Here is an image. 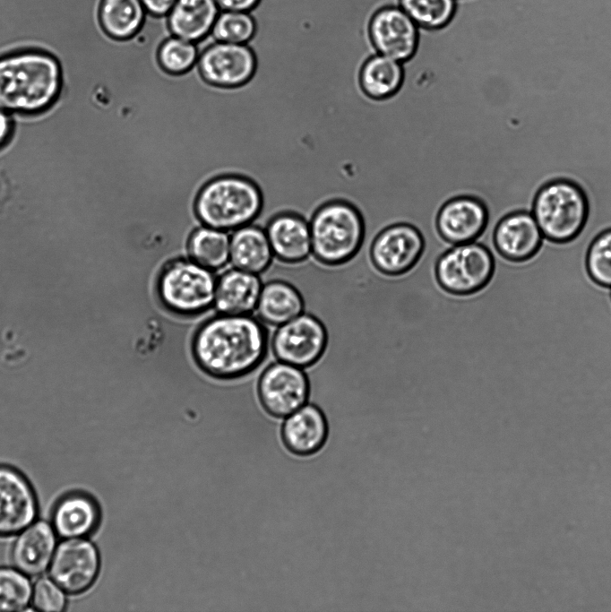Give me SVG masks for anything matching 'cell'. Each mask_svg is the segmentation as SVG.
Masks as SVG:
<instances>
[{"label": "cell", "mask_w": 611, "mask_h": 612, "mask_svg": "<svg viewBox=\"0 0 611 612\" xmlns=\"http://www.w3.org/2000/svg\"><path fill=\"white\" fill-rule=\"evenodd\" d=\"M269 334L264 323L247 315L219 314L205 319L194 331L191 354L195 366L219 381L244 378L264 361Z\"/></svg>", "instance_id": "obj_1"}, {"label": "cell", "mask_w": 611, "mask_h": 612, "mask_svg": "<svg viewBox=\"0 0 611 612\" xmlns=\"http://www.w3.org/2000/svg\"><path fill=\"white\" fill-rule=\"evenodd\" d=\"M63 72L51 54L25 49L0 56V108L33 115L49 108L60 95Z\"/></svg>", "instance_id": "obj_2"}, {"label": "cell", "mask_w": 611, "mask_h": 612, "mask_svg": "<svg viewBox=\"0 0 611 612\" xmlns=\"http://www.w3.org/2000/svg\"><path fill=\"white\" fill-rule=\"evenodd\" d=\"M217 278L214 272L188 256H176L159 268L155 295L168 314L179 318H196L213 306Z\"/></svg>", "instance_id": "obj_3"}, {"label": "cell", "mask_w": 611, "mask_h": 612, "mask_svg": "<svg viewBox=\"0 0 611 612\" xmlns=\"http://www.w3.org/2000/svg\"><path fill=\"white\" fill-rule=\"evenodd\" d=\"M261 208L262 194L256 185L235 175L208 182L195 203V211L202 225L227 232L253 223Z\"/></svg>", "instance_id": "obj_4"}, {"label": "cell", "mask_w": 611, "mask_h": 612, "mask_svg": "<svg viewBox=\"0 0 611 612\" xmlns=\"http://www.w3.org/2000/svg\"><path fill=\"white\" fill-rule=\"evenodd\" d=\"M309 226L312 254L328 265L340 264L353 257L365 234L361 214L344 201H332L320 207Z\"/></svg>", "instance_id": "obj_5"}, {"label": "cell", "mask_w": 611, "mask_h": 612, "mask_svg": "<svg viewBox=\"0 0 611 612\" xmlns=\"http://www.w3.org/2000/svg\"><path fill=\"white\" fill-rule=\"evenodd\" d=\"M531 213L544 237L565 242L575 237L588 216L585 194L575 183L557 179L537 193Z\"/></svg>", "instance_id": "obj_6"}, {"label": "cell", "mask_w": 611, "mask_h": 612, "mask_svg": "<svg viewBox=\"0 0 611 612\" xmlns=\"http://www.w3.org/2000/svg\"><path fill=\"white\" fill-rule=\"evenodd\" d=\"M493 271V254L478 241L451 246L435 264L440 286L447 292L460 296L481 289L491 279Z\"/></svg>", "instance_id": "obj_7"}, {"label": "cell", "mask_w": 611, "mask_h": 612, "mask_svg": "<svg viewBox=\"0 0 611 612\" xmlns=\"http://www.w3.org/2000/svg\"><path fill=\"white\" fill-rule=\"evenodd\" d=\"M257 394L268 414L286 418L308 402L307 375L303 368L281 361L274 362L261 374Z\"/></svg>", "instance_id": "obj_8"}, {"label": "cell", "mask_w": 611, "mask_h": 612, "mask_svg": "<svg viewBox=\"0 0 611 612\" xmlns=\"http://www.w3.org/2000/svg\"><path fill=\"white\" fill-rule=\"evenodd\" d=\"M326 341L322 323L304 312L278 327L272 336L271 349L278 361L306 369L320 358Z\"/></svg>", "instance_id": "obj_9"}, {"label": "cell", "mask_w": 611, "mask_h": 612, "mask_svg": "<svg viewBox=\"0 0 611 612\" xmlns=\"http://www.w3.org/2000/svg\"><path fill=\"white\" fill-rule=\"evenodd\" d=\"M197 65L209 82L234 87L246 82L253 76L256 58L248 44L214 40L200 50Z\"/></svg>", "instance_id": "obj_10"}, {"label": "cell", "mask_w": 611, "mask_h": 612, "mask_svg": "<svg viewBox=\"0 0 611 612\" xmlns=\"http://www.w3.org/2000/svg\"><path fill=\"white\" fill-rule=\"evenodd\" d=\"M99 556L90 541L67 539L56 548L50 565V576L67 593L88 590L99 570Z\"/></svg>", "instance_id": "obj_11"}, {"label": "cell", "mask_w": 611, "mask_h": 612, "mask_svg": "<svg viewBox=\"0 0 611 612\" xmlns=\"http://www.w3.org/2000/svg\"><path fill=\"white\" fill-rule=\"evenodd\" d=\"M424 239L414 226L397 223L383 228L374 239L370 255L374 266L387 275H400L418 261Z\"/></svg>", "instance_id": "obj_12"}, {"label": "cell", "mask_w": 611, "mask_h": 612, "mask_svg": "<svg viewBox=\"0 0 611 612\" xmlns=\"http://www.w3.org/2000/svg\"><path fill=\"white\" fill-rule=\"evenodd\" d=\"M369 34L378 54L402 63L415 53L419 27L399 5H389L373 15Z\"/></svg>", "instance_id": "obj_13"}, {"label": "cell", "mask_w": 611, "mask_h": 612, "mask_svg": "<svg viewBox=\"0 0 611 612\" xmlns=\"http://www.w3.org/2000/svg\"><path fill=\"white\" fill-rule=\"evenodd\" d=\"M36 514V497L28 480L16 470L0 466V536L23 530Z\"/></svg>", "instance_id": "obj_14"}, {"label": "cell", "mask_w": 611, "mask_h": 612, "mask_svg": "<svg viewBox=\"0 0 611 612\" xmlns=\"http://www.w3.org/2000/svg\"><path fill=\"white\" fill-rule=\"evenodd\" d=\"M330 431L331 427L324 412L317 405L308 401L285 418L281 436L291 453L306 457L323 449Z\"/></svg>", "instance_id": "obj_15"}, {"label": "cell", "mask_w": 611, "mask_h": 612, "mask_svg": "<svg viewBox=\"0 0 611 612\" xmlns=\"http://www.w3.org/2000/svg\"><path fill=\"white\" fill-rule=\"evenodd\" d=\"M487 211L484 203L471 196L449 200L437 216V229L451 246L477 240L486 228Z\"/></svg>", "instance_id": "obj_16"}, {"label": "cell", "mask_w": 611, "mask_h": 612, "mask_svg": "<svg viewBox=\"0 0 611 612\" xmlns=\"http://www.w3.org/2000/svg\"><path fill=\"white\" fill-rule=\"evenodd\" d=\"M543 235L529 211L507 214L495 228L493 241L497 252L512 261H523L538 249Z\"/></svg>", "instance_id": "obj_17"}, {"label": "cell", "mask_w": 611, "mask_h": 612, "mask_svg": "<svg viewBox=\"0 0 611 612\" xmlns=\"http://www.w3.org/2000/svg\"><path fill=\"white\" fill-rule=\"evenodd\" d=\"M265 231L275 258L287 265H296L312 254L309 222L294 213L273 217Z\"/></svg>", "instance_id": "obj_18"}, {"label": "cell", "mask_w": 611, "mask_h": 612, "mask_svg": "<svg viewBox=\"0 0 611 612\" xmlns=\"http://www.w3.org/2000/svg\"><path fill=\"white\" fill-rule=\"evenodd\" d=\"M262 288L258 274L233 267L217 278L213 306L219 314L251 315L256 309Z\"/></svg>", "instance_id": "obj_19"}, {"label": "cell", "mask_w": 611, "mask_h": 612, "mask_svg": "<svg viewBox=\"0 0 611 612\" xmlns=\"http://www.w3.org/2000/svg\"><path fill=\"white\" fill-rule=\"evenodd\" d=\"M55 547L54 529L45 521H38L16 539L12 551L13 565L24 574L39 575L51 563Z\"/></svg>", "instance_id": "obj_20"}, {"label": "cell", "mask_w": 611, "mask_h": 612, "mask_svg": "<svg viewBox=\"0 0 611 612\" xmlns=\"http://www.w3.org/2000/svg\"><path fill=\"white\" fill-rule=\"evenodd\" d=\"M219 12L215 0H176L167 26L170 35L198 43L211 35Z\"/></svg>", "instance_id": "obj_21"}, {"label": "cell", "mask_w": 611, "mask_h": 612, "mask_svg": "<svg viewBox=\"0 0 611 612\" xmlns=\"http://www.w3.org/2000/svg\"><path fill=\"white\" fill-rule=\"evenodd\" d=\"M273 258L263 228L251 223L232 231L229 262L234 268L259 275L267 271Z\"/></svg>", "instance_id": "obj_22"}, {"label": "cell", "mask_w": 611, "mask_h": 612, "mask_svg": "<svg viewBox=\"0 0 611 612\" xmlns=\"http://www.w3.org/2000/svg\"><path fill=\"white\" fill-rule=\"evenodd\" d=\"M304 308L302 294L291 281L273 280L262 285L255 310L263 323L279 327L304 313Z\"/></svg>", "instance_id": "obj_23"}, {"label": "cell", "mask_w": 611, "mask_h": 612, "mask_svg": "<svg viewBox=\"0 0 611 612\" xmlns=\"http://www.w3.org/2000/svg\"><path fill=\"white\" fill-rule=\"evenodd\" d=\"M99 520L97 504L83 494H71L56 505L52 523L54 530L65 539H79L94 530Z\"/></svg>", "instance_id": "obj_24"}, {"label": "cell", "mask_w": 611, "mask_h": 612, "mask_svg": "<svg viewBox=\"0 0 611 612\" xmlns=\"http://www.w3.org/2000/svg\"><path fill=\"white\" fill-rule=\"evenodd\" d=\"M147 15L141 0H101L99 10L105 32L119 40L136 36L143 29Z\"/></svg>", "instance_id": "obj_25"}, {"label": "cell", "mask_w": 611, "mask_h": 612, "mask_svg": "<svg viewBox=\"0 0 611 612\" xmlns=\"http://www.w3.org/2000/svg\"><path fill=\"white\" fill-rule=\"evenodd\" d=\"M229 247L228 232L205 225L193 230L185 243L188 257L212 272L229 263Z\"/></svg>", "instance_id": "obj_26"}, {"label": "cell", "mask_w": 611, "mask_h": 612, "mask_svg": "<svg viewBox=\"0 0 611 612\" xmlns=\"http://www.w3.org/2000/svg\"><path fill=\"white\" fill-rule=\"evenodd\" d=\"M402 78V64L378 53L366 60L360 73V83L364 91L374 99L386 98L395 93Z\"/></svg>", "instance_id": "obj_27"}, {"label": "cell", "mask_w": 611, "mask_h": 612, "mask_svg": "<svg viewBox=\"0 0 611 612\" xmlns=\"http://www.w3.org/2000/svg\"><path fill=\"white\" fill-rule=\"evenodd\" d=\"M399 6L419 28L435 30L452 19L456 0H399Z\"/></svg>", "instance_id": "obj_28"}, {"label": "cell", "mask_w": 611, "mask_h": 612, "mask_svg": "<svg viewBox=\"0 0 611 612\" xmlns=\"http://www.w3.org/2000/svg\"><path fill=\"white\" fill-rule=\"evenodd\" d=\"M256 32V22L249 12L220 11L211 35L216 41L249 44Z\"/></svg>", "instance_id": "obj_29"}, {"label": "cell", "mask_w": 611, "mask_h": 612, "mask_svg": "<svg viewBox=\"0 0 611 612\" xmlns=\"http://www.w3.org/2000/svg\"><path fill=\"white\" fill-rule=\"evenodd\" d=\"M199 53L197 43L170 35L161 41L157 55L164 70L178 74L197 64Z\"/></svg>", "instance_id": "obj_30"}, {"label": "cell", "mask_w": 611, "mask_h": 612, "mask_svg": "<svg viewBox=\"0 0 611 612\" xmlns=\"http://www.w3.org/2000/svg\"><path fill=\"white\" fill-rule=\"evenodd\" d=\"M31 596V585L23 573L0 568V611H21L27 608Z\"/></svg>", "instance_id": "obj_31"}, {"label": "cell", "mask_w": 611, "mask_h": 612, "mask_svg": "<svg viewBox=\"0 0 611 612\" xmlns=\"http://www.w3.org/2000/svg\"><path fill=\"white\" fill-rule=\"evenodd\" d=\"M586 264L593 280L611 288V228L599 233L591 242Z\"/></svg>", "instance_id": "obj_32"}, {"label": "cell", "mask_w": 611, "mask_h": 612, "mask_svg": "<svg viewBox=\"0 0 611 612\" xmlns=\"http://www.w3.org/2000/svg\"><path fill=\"white\" fill-rule=\"evenodd\" d=\"M62 589L47 578H41L35 583L31 601L40 611L60 612L65 608V597Z\"/></svg>", "instance_id": "obj_33"}, {"label": "cell", "mask_w": 611, "mask_h": 612, "mask_svg": "<svg viewBox=\"0 0 611 612\" xmlns=\"http://www.w3.org/2000/svg\"><path fill=\"white\" fill-rule=\"evenodd\" d=\"M176 0H141L148 15L159 18L167 16Z\"/></svg>", "instance_id": "obj_34"}, {"label": "cell", "mask_w": 611, "mask_h": 612, "mask_svg": "<svg viewBox=\"0 0 611 612\" xmlns=\"http://www.w3.org/2000/svg\"><path fill=\"white\" fill-rule=\"evenodd\" d=\"M261 0H215L220 11L251 12Z\"/></svg>", "instance_id": "obj_35"}, {"label": "cell", "mask_w": 611, "mask_h": 612, "mask_svg": "<svg viewBox=\"0 0 611 612\" xmlns=\"http://www.w3.org/2000/svg\"><path fill=\"white\" fill-rule=\"evenodd\" d=\"M13 134V122L11 116L0 108V149L11 139Z\"/></svg>", "instance_id": "obj_36"}]
</instances>
